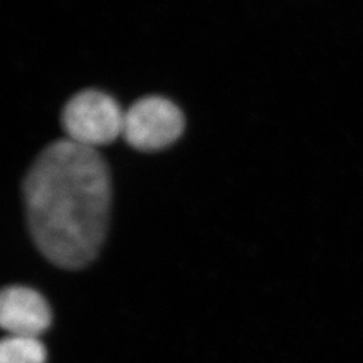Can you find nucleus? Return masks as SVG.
Returning <instances> with one entry per match:
<instances>
[{"mask_svg":"<svg viewBox=\"0 0 363 363\" xmlns=\"http://www.w3.org/2000/svg\"><path fill=\"white\" fill-rule=\"evenodd\" d=\"M23 194L30 232L46 259L65 269L94 259L112 201L103 156L69 139L50 144L27 172Z\"/></svg>","mask_w":363,"mask_h":363,"instance_id":"1","label":"nucleus"},{"mask_svg":"<svg viewBox=\"0 0 363 363\" xmlns=\"http://www.w3.org/2000/svg\"><path fill=\"white\" fill-rule=\"evenodd\" d=\"M124 116L125 112L108 94L85 91L66 104L62 125L69 140L96 150L123 135Z\"/></svg>","mask_w":363,"mask_h":363,"instance_id":"2","label":"nucleus"},{"mask_svg":"<svg viewBox=\"0 0 363 363\" xmlns=\"http://www.w3.org/2000/svg\"><path fill=\"white\" fill-rule=\"evenodd\" d=\"M183 128L181 109L167 99L151 96L125 112L123 136L136 150L156 151L174 143Z\"/></svg>","mask_w":363,"mask_h":363,"instance_id":"3","label":"nucleus"},{"mask_svg":"<svg viewBox=\"0 0 363 363\" xmlns=\"http://www.w3.org/2000/svg\"><path fill=\"white\" fill-rule=\"evenodd\" d=\"M0 325L11 337H39L52 325V310L37 291L9 286L0 296Z\"/></svg>","mask_w":363,"mask_h":363,"instance_id":"4","label":"nucleus"},{"mask_svg":"<svg viewBox=\"0 0 363 363\" xmlns=\"http://www.w3.org/2000/svg\"><path fill=\"white\" fill-rule=\"evenodd\" d=\"M0 363H46V349L39 337L7 335L0 345Z\"/></svg>","mask_w":363,"mask_h":363,"instance_id":"5","label":"nucleus"}]
</instances>
